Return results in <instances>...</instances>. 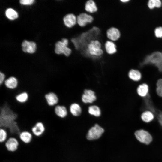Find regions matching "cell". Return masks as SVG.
<instances>
[{"instance_id":"7","label":"cell","mask_w":162,"mask_h":162,"mask_svg":"<svg viewBox=\"0 0 162 162\" xmlns=\"http://www.w3.org/2000/svg\"><path fill=\"white\" fill-rule=\"evenodd\" d=\"M95 92L91 89H86L82 96V100L84 103H92L97 99Z\"/></svg>"},{"instance_id":"16","label":"cell","mask_w":162,"mask_h":162,"mask_svg":"<svg viewBox=\"0 0 162 162\" xmlns=\"http://www.w3.org/2000/svg\"><path fill=\"white\" fill-rule=\"evenodd\" d=\"M140 117L143 122L148 123L152 122L154 119L155 115L152 111L147 110L142 112L140 115Z\"/></svg>"},{"instance_id":"3","label":"cell","mask_w":162,"mask_h":162,"mask_svg":"<svg viewBox=\"0 0 162 162\" xmlns=\"http://www.w3.org/2000/svg\"><path fill=\"white\" fill-rule=\"evenodd\" d=\"M88 51L92 56H100L104 53L102 49V44L98 40H92L88 45Z\"/></svg>"},{"instance_id":"5","label":"cell","mask_w":162,"mask_h":162,"mask_svg":"<svg viewBox=\"0 0 162 162\" xmlns=\"http://www.w3.org/2000/svg\"><path fill=\"white\" fill-rule=\"evenodd\" d=\"M104 132V129L98 124H95L88 130L86 136L87 138L90 140L99 138Z\"/></svg>"},{"instance_id":"27","label":"cell","mask_w":162,"mask_h":162,"mask_svg":"<svg viewBox=\"0 0 162 162\" xmlns=\"http://www.w3.org/2000/svg\"><path fill=\"white\" fill-rule=\"evenodd\" d=\"M156 86V92L157 94L162 98V79H160L157 80Z\"/></svg>"},{"instance_id":"4","label":"cell","mask_w":162,"mask_h":162,"mask_svg":"<svg viewBox=\"0 0 162 162\" xmlns=\"http://www.w3.org/2000/svg\"><path fill=\"white\" fill-rule=\"evenodd\" d=\"M134 134L136 139L139 142L145 145L149 144L153 140L151 134L147 131L143 129L136 131Z\"/></svg>"},{"instance_id":"28","label":"cell","mask_w":162,"mask_h":162,"mask_svg":"<svg viewBox=\"0 0 162 162\" xmlns=\"http://www.w3.org/2000/svg\"><path fill=\"white\" fill-rule=\"evenodd\" d=\"M155 36L157 38H162V27L160 26L155 28L154 31Z\"/></svg>"},{"instance_id":"32","label":"cell","mask_w":162,"mask_h":162,"mask_svg":"<svg viewBox=\"0 0 162 162\" xmlns=\"http://www.w3.org/2000/svg\"><path fill=\"white\" fill-rule=\"evenodd\" d=\"M6 79V76L4 74L0 71V85L4 83Z\"/></svg>"},{"instance_id":"24","label":"cell","mask_w":162,"mask_h":162,"mask_svg":"<svg viewBox=\"0 0 162 162\" xmlns=\"http://www.w3.org/2000/svg\"><path fill=\"white\" fill-rule=\"evenodd\" d=\"M28 94L26 92L21 93L15 97L16 100L18 102L21 103L26 102L28 100Z\"/></svg>"},{"instance_id":"18","label":"cell","mask_w":162,"mask_h":162,"mask_svg":"<svg viewBox=\"0 0 162 162\" xmlns=\"http://www.w3.org/2000/svg\"><path fill=\"white\" fill-rule=\"evenodd\" d=\"M149 91V86L146 83H143L139 85L136 90L138 95L142 97H146L148 95Z\"/></svg>"},{"instance_id":"34","label":"cell","mask_w":162,"mask_h":162,"mask_svg":"<svg viewBox=\"0 0 162 162\" xmlns=\"http://www.w3.org/2000/svg\"><path fill=\"white\" fill-rule=\"evenodd\" d=\"M123 3H127L130 1L129 0H120Z\"/></svg>"},{"instance_id":"12","label":"cell","mask_w":162,"mask_h":162,"mask_svg":"<svg viewBox=\"0 0 162 162\" xmlns=\"http://www.w3.org/2000/svg\"><path fill=\"white\" fill-rule=\"evenodd\" d=\"M22 50L25 52L33 53L35 51L36 44L34 42L24 40L22 42Z\"/></svg>"},{"instance_id":"22","label":"cell","mask_w":162,"mask_h":162,"mask_svg":"<svg viewBox=\"0 0 162 162\" xmlns=\"http://www.w3.org/2000/svg\"><path fill=\"white\" fill-rule=\"evenodd\" d=\"M85 9L87 12L93 13L97 12L98 9L94 0H87L85 4Z\"/></svg>"},{"instance_id":"30","label":"cell","mask_w":162,"mask_h":162,"mask_svg":"<svg viewBox=\"0 0 162 162\" xmlns=\"http://www.w3.org/2000/svg\"><path fill=\"white\" fill-rule=\"evenodd\" d=\"M155 119L157 120L160 126L162 127V112L160 111L158 113L156 117H155Z\"/></svg>"},{"instance_id":"9","label":"cell","mask_w":162,"mask_h":162,"mask_svg":"<svg viewBox=\"0 0 162 162\" xmlns=\"http://www.w3.org/2000/svg\"><path fill=\"white\" fill-rule=\"evenodd\" d=\"M63 20L64 25L69 28L73 27L77 23L76 17L72 14H66L63 17Z\"/></svg>"},{"instance_id":"19","label":"cell","mask_w":162,"mask_h":162,"mask_svg":"<svg viewBox=\"0 0 162 162\" xmlns=\"http://www.w3.org/2000/svg\"><path fill=\"white\" fill-rule=\"evenodd\" d=\"M68 111L73 116H78L81 114L82 109L79 104L74 103L70 105Z\"/></svg>"},{"instance_id":"25","label":"cell","mask_w":162,"mask_h":162,"mask_svg":"<svg viewBox=\"0 0 162 162\" xmlns=\"http://www.w3.org/2000/svg\"><path fill=\"white\" fill-rule=\"evenodd\" d=\"M5 13L7 17L10 20H14L18 17L17 12L12 8L7 9Z\"/></svg>"},{"instance_id":"20","label":"cell","mask_w":162,"mask_h":162,"mask_svg":"<svg viewBox=\"0 0 162 162\" xmlns=\"http://www.w3.org/2000/svg\"><path fill=\"white\" fill-rule=\"evenodd\" d=\"M128 76L130 79L135 82L140 81L142 77L141 72L139 70L135 69H131L129 70Z\"/></svg>"},{"instance_id":"31","label":"cell","mask_w":162,"mask_h":162,"mask_svg":"<svg viewBox=\"0 0 162 162\" xmlns=\"http://www.w3.org/2000/svg\"><path fill=\"white\" fill-rule=\"evenodd\" d=\"M34 2V0H21L20 1L21 4L25 5H31Z\"/></svg>"},{"instance_id":"26","label":"cell","mask_w":162,"mask_h":162,"mask_svg":"<svg viewBox=\"0 0 162 162\" xmlns=\"http://www.w3.org/2000/svg\"><path fill=\"white\" fill-rule=\"evenodd\" d=\"M8 134L6 130L0 128V143L5 142L8 139Z\"/></svg>"},{"instance_id":"29","label":"cell","mask_w":162,"mask_h":162,"mask_svg":"<svg viewBox=\"0 0 162 162\" xmlns=\"http://www.w3.org/2000/svg\"><path fill=\"white\" fill-rule=\"evenodd\" d=\"M148 6L150 9H153L156 8V0H150L148 2Z\"/></svg>"},{"instance_id":"13","label":"cell","mask_w":162,"mask_h":162,"mask_svg":"<svg viewBox=\"0 0 162 162\" xmlns=\"http://www.w3.org/2000/svg\"><path fill=\"white\" fill-rule=\"evenodd\" d=\"M45 98L47 104L50 106H55L58 103V98L57 95L53 92L47 93Z\"/></svg>"},{"instance_id":"15","label":"cell","mask_w":162,"mask_h":162,"mask_svg":"<svg viewBox=\"0 0 162 162\" xmlns=\"http://www.w3.org/2000/svg\"><path fill=\"white\" fill-rule=\"evenodd\" d=\"M4 84L7 88L13 90L16 89L17 87L18 81L16 77L11 76L6 79Z\"/></svg>"},{"instance_id":"1","label":"cell","mask_w":162,"mask_h":162,"mask_svg":"<svg viewBox=\"0 0 162 162\" xmlns=\"http://www.w3.org/2000/svg\"><path fill=\"white\" fill-rule=\"evenodd\" d=\"M148 64L154 65L160 72H162V53L155 52L146 56L141 65Z\"/></svg>"},{"instance_id":"21","label":"cell","mask_w":162,"mask_h":162,"mask_svg":"<svg viewBox=\"0 0 162 162\" xmlns=\"http://www.w3.org/2000/svg\"><path fill=\"white\" fill-rule=\"evenodd\" d=\"M105 47L107 53L109 54H113L117 52L116 46L114 42L109 40L105 44Z\"/></svg>"},{"instance_id":"14","label":"cell","mask_w":162,"mask_h":162,"mask_svg":"<svg viewBox=\"0 0 162 162\" xmlns=\"http://www.w3.org/2000/svg\"><path fill=\"white\" fill-rule=\"evenodd\" d=\"M54 112L56 116L61 118L66 117L68 114V110L64 105H56L54 108Z\"/></svg>"},{"instance_id":"33","label":"cell","mask_w":162,"mask_h":162,"mask_svg":"<svg viewBox=\"0 0 162 162\" xmlns=\"http://www.w3.org/2000/svg\"><path fill=\"white\" fill-rule=\"evenodd\" d=\"M156 8H159L162 5V2L160 0H156Z\"/></svg>"},{"instance_id":"10","label":"cell","mask_w":162,"mask_h":162,"mask_svg":"<svg viewBox=\"0 0 162 162\" xmlns=\"http://www.w3.org/2000/svg\"><path fill=\"white\" fill-rule=\"evenodd\" d=\"M108 38L113 41L118 40L121 36V32L117 28L112 27L108 29L106 32Z\"/></svg>"},{"instance_id":"8","label":"cell","mask_w":162,"mask_h":162,"mask_svg":"<svg viewBox=\"0 0 162 162\" xmlns=\"http://www.w3.org/2000/svg\"><path fill=\"white\" fill-rule=\"evenodd\" d=\"M4 145L7 149L9 151L13 152L18 149L19 144L18 140L14 137L8 138L4 142Z\"/></svg>"},{"instance_id":"2","label":"cell","mask_w":162,"mask_h":162,"mask_svg":"<svg viewBox=\"0 0 162 162\" xmlns=\"http://www.w3.org/2000/svg\"><path fill=\"white\" fill-rule=\"evenodd\" d=\"M68 40L64 38L57 41L55 44V53L57 54H64L66 57L69 56L71 54L72 50L68 47Z\"/></svg>"},{"instance_id":"11","label":"cell","mask_w":162,"mask_h":162,"mask_svg":"<svg viewBox=\"0 0 162 162\" xmlns=\"http://www.w3.org/2000/svg\"><path fill=\"white\" fill-rule=\"evenodd\" d=\"M45 130V127L43 123L38 122L32 128L31 133L36 136H40L44 133Z\"/></svg>"},{"instance_id":"6","label":"cell","mask_w":162,"mask_h":162,"mask_svg":"<svg viewBox=\"0 0 162 162\" xmlns=\"http://www.w3.org/2000/svg\"><path fill=\"white\" fill-rule=\"evenodd\" d=\"M76 17L77 23L82 27L86 26L88 23H92L94 20L91 15L86 13H81Z\"/></svg>"},{"instance_id":"17","label":"cell","mask_w":162,"mask_h":162,"mask_svg":"<svg viewBox=\"0 0 162 162\" xmlns=\"http://www.w3.org/2000/svg\"><path fill=\"white\" fill-rule=\"evenodd\" d=\"M33 137L32 134L28 131L21 132L19 135L18 140L26 144H28L32 141Z\"/></svg>"},{"instance_id":"23","label":"cell","mask_w":162,"mask_h":162,"mask_svg":"<svg viewBox=\"0 0 162 162\" xmlns=\"http://www.w3.org/2000/svg\"><path fill=\"white\" fill-rule=\"evenodd\" d=\"M88 112L89 114L95 117H99L101 114V110L100 107L97 105L90 106L88 109Z\"/></svg>"}]
</instances>
